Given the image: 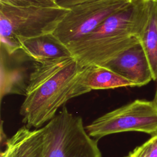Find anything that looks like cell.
<instances>
[{"label": "cell", "instance_id": "obj_1", "mask_svg": "<svg viewBox=\"0 0 157 157\" xmlns=\"http://www.w3.org/2000/svg\"><path fill=\"white\" fill-rule=\"evenodd\" d=\"M83 68L73 56L35 62L20 109L22 121L29 128H41L69 100L90 92L81 83Z\"/></svg>", "mask_w": 157, "mask_h": 157}, {"label": "cell", "instance_id": "obj_2", "mask_svg": "<svg viewBox=\"0 0 157 157\" xmlns=\"http://www.w3.org/2000/svg\"><path fill=\"white\" fill-rule=\"evenodd\" d=\"M151 0H132L85 37L67 45L82 67L104 66L139 43L149 18Z\"/></svg>", "mask_w": 157, "mask_h": 157}, {"label": "cell", "instance_id": "obj_3", "mask_svg": "<svg viewBox=\"0 0 157 157\" xmlns=\"http://www.w3.org/2000/svg\"><path fill=\"white\" fill-rule=\"evenodd\" d=\"M70 9L60 7H13L0 3L1 47L12 55L21 42L53 33Z\"/></svg>", "mask_w": 157, "mask_h": 157}, {"label": "cell", "instance_id": "obj_4", "mask_svg": "<svg viewBox=\"0 0 157 157\" xmlns=\"http://www.w3.org/2000/svg\"><path fill=\"white\" fill-rule=\"evenodd\" d=\"M43 128L45 157H102L98 139L88 134L82 118L64 106Z\"/></svg>", "mask_w": 157, "mask_h": 157}, {"label": "cell", "instance_id": "obj_5", "mask_svg": "<svg viewBox=\"0 0 157 157\" xmlns=\"http://www.w3.org/2000/svg\"><path fill=\"white\" fill-rule=\"evenodd\" d=\"M85 128L96 139L129 131L152 136L157 133V104L154 101L136 99L97 118Z\"/></svg>", "mask_w": 157, "mask_h": 157}, {"label": "cell", "instance_id": "obj_6", "mask_svg": "<svg viewBox=\"0 0 157 157\" xmlns=\"http://www.w3.org/2000/svg\"><path fill=\"white\" fill-rule=\"evenodd\" d=\"M132 0H99L71 7L53 34L66 45L88 35Z\"/></svg>", "mask_w": 157, "mask_h": 157}, {"label": "cell", "instance_id": "obj_7", "mask_svg": "<svg viewBox=\"0 0 157 157\" xmlns=\"http://www.w3.org/2000/svg\"><path fill=\"white\" fill-rule=\"evenodd\" d=\"M103 66L128 80L134 86L145 85L153 80L148 60L140 42Z\"/></svg>", "mask_w": 157, "mask_h": 157}, {"label": "cell", "instance_id": "obj_8", "mask_svg": "<svg viewBox=\"0 0 157 157\" xmlns=\"http://www.w3.org/2000/svg\"><path fill=\"white\" fill-rule=\"evenodd\" d=\"M45 153L43 126L31 129L25 124L6 140L1 157H45Z\"/></svg>", "mask_w": 157, "mask_h": 157}, {"label": "cell", "instance_id": "obj_9", "mask_svg": "<svg viewBox=\"0 0 157 157\" xmlns=\"http://www.w3.org/2000/svg\"><path fill=\"white\" fill-rule=\"evenodd\" d=\"M21 50L29 58L38 63L72 56L68 47L53 33L21 41Z\"/></svg>", "mask_w": 157, "mask_h": 157}, {"label": "cell", "instance_id": "obj_10", "mask_svg": "<svg viewBox=\"0 0 157 157\" xmlns=\"http://www.w3.org/2000/svg\"><path fill=\"white\" fill-rule=\"evenodd\" d=\"M82 84L90 91L93 90L134 87L128 80L103 66L84 67L81 75Z\"/></svg>", "mask_w": 157, "mask_h": 157}, {"label": "cell", "instance_id": "obj_11", "mask_svg": "<svg viewBox=\"0 0 157 157\" xmlns=\"http://www.w3.org/2000/svg\"><path fill=\"white\" fill-rule=\"evenodd\" d=\"M139 41L148 60L153 80H157V0H151L148 23Z\"/></svg>", "mask_w": 157, "mask_h": 157}, {"label": "cell", "instance_id": "obj_12", "mask_svg": "<svg viewBox=\"0 0 157 157\" xmlns=\"http://www.w3.org/2000/svg\"><path fill=\"white\" fill-rule=\"evenodd\" d=\"M150 144L151 142L149 139L141 145L136 147L126 157H148Z\"/></svg>", "mask_w": 157, "mask_h": 157}, {"label": "cell", "instance_id": "obj_13", "mask_svg": "<svg viewBox=\"0 0 157 157\" xmlns=\"http://www.w3.org/2000/svg\"><path fill=\"white\" fill-rule=\"evenodd\" d=\"M58 7L71 9V7L86 2H91L99 0H55Z\"/></svg>", "mask_w": 157, "mask_h": 157}, {"label": "cell", "instance_id": "obj_14", "mask_svg": "<svg viewBox=\"0 0 157 157\" xmlns=\"http://www.w3.org/2000/svg\"><path fill=\"white\" fill-rule=\"evenodd\" d=\"M31 6L34 7H58L55 0H23Z\"/></svg>", "mask_w": 157, "mask_h": 157}, {"label": "cell", "instance_id": "obj_15", "mask_svg": "<svg viewBox=\"0 0 157 157\" xmlns=\"http://www.w3.org/2000/svg\"><path fill=\"white\" fill-rule=\"evenodd\" d=\"M0 3L18 7H25L31 6L28 2L23 0H0Z\"/></svg>", "mask_w": 157, "mask_h": 157}, {"label": "cell", "instance_id": "obj_16", "mask_svg": "<svg viewBox=\"0 0 157 157\" xmlns=\"http://www.w3.org/2000/svg\"><path fill=\"white\" fill-rule=\"evenodd\" d=\"M150 140V149L148 157H157V133L151 136Z\"/></svg>", "mask_w": 157, "mask_h": 157}, {"label": "cell", "instance_id": "obj_17", "mask_svg": "<svg viewBox=\"0 0 157 157\" xmlns=\"http://www.w3.org/2000/svg\"><path fill=\"white\" fill-rule=\"evenodd\" d=\"M153 101L157 104V88H156V93H155V98H154V100H153Z\"/></svg>", "mask_w": 157, "mask_h": 157}]
</instances>
